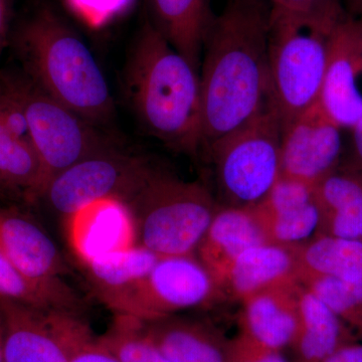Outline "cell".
<instances>
[{"instance_id": "1", "label": "cell", "mask_w": 362, "mask_h": 362, "mask_svg": "<svg viewBox=\"0 0 362 362\" xmlns=\"http://www.w3.org/2000/svg\"><path fill=\"white\" fill-rule=\"evenodd\" d=\"M271 11L268 0H226L214 16L199 69L202 153L273 108Z\"/></svg>"}, {"instance_id": "2", "label": "cell", "mask_w": 362, "mask_h": 362, "mask_svg": "<svg viewBox=\"0 0 362 362\" xmlns=\"http://www.w3.org/2000/svg\"><path fill=\"white\" fill-rule=\"evenodd\" d=\"M123 84L131 108L152 137L176 152L201 153L199 71L148 21L131 45Z\"/></svg>"}, {"instance_id": "3", "label": "cell", "mask_w": 362, "mask_h": 362, "mask_svg": "<svg viewBox=\"0 0 362 362\" xmlns=\"http://www.w3.org/2000/svg\"><path fill=\"white\" fill-rule=\"evenodd\" d=\"M23 73L47 95L101 128L115 102L89 47L54 8L37 7L11 33Z\"/></svg>"}, {"instance_id": "4", "label": "cell", "mask_w": 362, "mask_h": 362, "mask_svg": "<svg viewBox=\"0 0 362 362\" xmlns=\"http://www.w3.org/2000/svg\"><path fill=\"white\" fill-rule=\"evenodd\" d=\"M346 11L339 0L308 11L272 6L268 54L272 106L283 126L318 103L331 40Z\"/></svg>"}, {"instance_id": "5", "label": "cell", "mask_w": 362, "mask_h": 362, "mask_svg": "<svg viewBox=\"0 0 362 362\" xmlns=\"http://www.w3.org/2000/svg\"><path fill=\"white\" fill-rule=\"evenodd\" d=\"M125 206L137 244L158 257L195 256L220 204L201 182L156 168Z\"/></svg>"}, {"instance_id": "6", "label": "cell", "mask_w": 362, "mask_h": 362, "mask_svg": "<svg viewBox=\"0 0 362 362\" xmlns=\"http://www.w3.org/2000/svg\"><path fill=\"white\" fill-rule=\"evenodd\" d=\"M0 87L18 102L25 117L30 142L42 166L40 194L47 183L62 171L87 157L118 146L101 128L47 95L25 74L0 71Z\"/></svg>"}, {"instance_id": "7", "label": "cell", "mask_w": 362, "mask_h": 362, "mask_svg": "<svg viewBox=\"0 0 362 362\" xmlns=\"http://www.w3.org/2000/svg\"><path fill=\"white\" fill-rule=\"evenodd\" d=\"M281 137L282 122L271 108L204 154L223 206L252 209L265 201L282 175Z\"/></svg>"}, {"instance_id": "8", "label": "cell", "mask_w": 362, "mask_h": 362, "mask_svg": "<svg viewBox=\"0 0 362 362\" xmlns=\"http://www.w3.org/2000/svg\"><path fill=\"white\" fill-rule=\"evenodd\" d=\"M156 168L146 157L112 147L52 177L37 202H44L54 213L69 221L97 202L113 199L125 204Z\"/></svg>"}, {"instance_id": "9", "label": "cell", "mask_w": 362, "mask_h": 362, "mask_svg": "<svg viewBox=\"0 0 362 362\" xmlns=\"http://www.w3.org/2000/svg\"><path fill=\"white\" fill-rule=\"evenodd\" d=\"M220 293L197 257H160L149 274L105 305L146 322L204 306Z\"/></svg>"}, {"instance_id": "10", "label": "cell", "mask_w": 362, "mask_h": 362, "mask_svg": "<svg viewBox=\"0 0 362 362\" xmlns=\"http://www.w3.org/2000/svg\"><path fill=\"white\" fill-rule=\"evenodd\" d=\"M342 130L316 103L282 127L284 177L315 185L341 163Z\"/></svg>"}, {"instance_id": "11", "label": "cell", "mask_w": 362, "mask_h": 362, "mask_svg": "<svg viewBox=\"0 0 362 362\" xmlns=\"http://www.w3.org/2000/svg\"><path fill=\"white\" fill-rule=\"evenodd\" d=\"M318 103L343 130L362 119V18L346 13L335 28Z\"/></svg>"}, {"instance_id": "12", "label": "cell", "mask_w": 362, "mask_h": 362, "mask_svg": "<svg viewBox=\"0 0 362 362\" xmlns=\"http://www.w3.org/2000/svg\"><path fill=\"white\" fill-rule=\"evenodd\" d=\"M0 252L33 282L66 287L65 261L49 235L33 218L14 207L0 204Z\"/></svg>"}, {"instance_id": "13", "label": "cell", "mask_w": 362, "mask_h": 362, "mask_svg": "<svg viewBox=\"0 0 362 362\" xmlns=\"http://www.w3.org/2000/svg\"><path fill=\"white\" fill-rule=\"evenodd\" d=\"M269 243L282 246L303 244L318 232L321 213L314 185L281 176L265 201L252 207Z\"/></svg>"}, {"instance_id": "14", "label": "cell", "mask_w": 362, "mask_h": 362, "mask_svg": "<svg viewBox=\"0 0 362 362\" xmlns=\"http://www.w3.org/2000/svg\"><path fill=\"white\" fill-rule=\"evenodd\" d=\"M299 281L276 286L243 300L240 334L235 339L267 350L291 346L298 327Z\"/></svg>"}, {"instance_id": "15", "label": "cell", "mask_w": 362, "mask_h": 362, "mask_svg": "<svg viewBox=\"0 0 362 362\" xmlns=\"http://www.w3.org/2000/svg\"><path fill=\"white\" fill-rule=\"evenodd\" d=\"M267 243L254 209L220 206L195 254L221 290L235 259L249 247Z\"/></svg>"}, {"instance_id": "16", "label": "cell", "mask_w": 362, "mask_h": 362, "mask_svg": "<svg viewBox=\"0 0 362 362\" xmlns=\"http://www.w3.org/2000/svg\"><path fill=\"white\" fill-rule=\"evenodd\" d=\"M143 327L170 362H233V340L209 323L170 315L143 322Z\"/></svg>"}, {"instance_id": "17", "label": "cell", "mask_w": 362, "mask_h": 362, "mask_svg": "<svg viewBox=\"0 0 362 362\" xmlns=\"http://www.w3.org/2000/svg\"><path fill=\"white\" fill-rule=\"evenodd\" d=\"M47 312L0 298L4 362H69Z\"/></svg>"}, {"instance_id": "18", "label": "cell", "mask_w": 362, "mask_h": 362, "mask_svg": "<svg viewBox=\"0 0 362 362\" xmlns=\"http://www.w3.org/2000/svg\"><path fill=\"white\" fill-rule=\"evenodd\" d=\"M298 282L294 246L267 244L249 247L235 259L221 285L240 302L256 293L276 286Z\"/></svg>"}, {"instance_id": "19", "label": "cell", "mask_w": 362, "mask_h": 362, "mask_svg": "<svg viewBox=\"0 0 362 362\" xmlns=\"http://www.w3.org/2000/svg\"><path fill=\"white\" fill-rule=\"evenodd\" d=\"M66 223L71 247L78 259L135 245V228L129 211L118 201L90 204Z\"/></svg>"}, {"instance_id": "20", "label": "cell", "mask_w": 362, "mask_h": 362, "mask_svg": "<svg viewBox=\"0 0 362 362\" xmlns=\"http://www.w3.org/2000/svg\"><path fill=\"white\" fill-rule=\"evenodd\" d=\"M314 192L321 213L317 233L362 240V173L340 163Z\"/></svg>"}, {"instance_id": "21", "label": "cell", "mask_w": 362, "mask_h": 362, "mask_svg": "<svg viewBox=\"0 0 362 362\" xmlns=\"http://www.w3.org/2000/svg\"><path fill=\"white\" fill-rule=\"evenodd\" d=\"M148 21L169 44L199 71L214 18L209 0H146Z\"/></svg>"}, {"instance_id": "22", "label": "cell", "mask_w": 362, "mask_h": 362, "mask_svg": "<svg viewBox=\"0 0 362 362\" xmlns=\"http://www.w3.org/2000/svg\"><path fill=\"white\" fill-rule=\"evenodd\" d=\"M356 340V333L300 283L298 327L291 345L296 362L323 361L342 345Z\"/></svg>"}, {"instance_id": "23", "label": "cell", "mask_w": 362, "mask_h": 362, "mask_svg": "<svg viewBox=\"0 0 362 362\" xmlns=\"http://www.w3.org/2000/svg\"><path fill=\"white\" fill-rule=\"evenodd\" d=\"M160 257L140 245L80 259L93 291L106 304L144 278Z\"/></svg>"}, {"instance_id": "24", "label": "cell", "mask_w": 362, "mask_h": 362, "mask_svg": "<svg viewBox=\"0 0 362 362\" xmlns=\"http://www.w3.org/2000/svg\"><path fill=\"white\" fill-rule=\"evenodd\" d=\"M298 280L326 277L344 281L362 279V240L317 235L294 246Z\"/></svg>"}, {"instance_id": "25", "label": "cell", "mask_w": 362, "mask_h": 362, "mask_svg": "<svg viewBox=\"0 0 362 362\" xmlns=\"http://www.w3.org/2000/svg\"><path fill=\"white\" fill-rule=\"evenodd\" d=\"M42 188V166L33 145L0 121V192L33 204L37 202Z\"/></svg>"}, {"instance_id": "26", "label": "cell", "mask_w": 362, "mask_h": 362, "mask_svg": "<svg viewBox=\"0 0 362 362\" xmlns=\"http://www.w3.org/2000/svg\"><path fill=\"white\" fill-rule=\"evenodd\" d=\"M0 298L13 300L42 311L80 313L82 300L71 288L47 287L33 282L0 252Z\"/></svg>"}, {"instance_id": "27", "label": "cell", "mask_w": 362, "mask_h": 362, "mask_svg": "<svg viewBox=\"0 0 362 362\" xmlns=\"http://www.w3.org/2000/svg\"><path fill=\"white\" fill-rule=\"evenodd\" d=\"M47 316L69 362H120L99 337H94L80 314L52 310L47 312Z\"/></svg>"}, {"instance_id": "28", "label": "cell", "mask_w": 362, "mask_h": 362, "mask_svg": "<svg viewBox=\"0 0 362 362\" xmlns=\"http://www.w3.org/2000/svg\"><path fill=\"white\" fill-rule=\"evenodd\" d=\"M99 339L120 362H170L146 334L142 321L133 317L116 314Z\"/></svg>"}, {"instance_id": "29", "label": "cell", "mask_w": 362, "mask_h": 362, "mask_svg": "<svg viewBox=\"0 0 362 362\" xmlns=\"http://www.w3.org/2000/svg\"><path fill=\"white\" fill-rule=\"evenodd\" d=\"M298 281L327 305L356 335L362 337V279L344 281L302 277Z\"/></svg>"}, {"instance_id": "30", "label": "cell", "mask_w": 362, "mask_h": 362, "mask_svg": "<svg viewBox=\"0 0 362 362\" xmlns=\"http://www.w3.org/2000/svg\"><path fill=\"white\" fill-rule=\"evenodd\" d=\"M233 362H289L281 351L252 346L238 339H233Z\"/></svg>"}, {"instance_id": "31", "label": "cell", "mask_w": 362, "mask_h": 362, "mask_svg": "<svg viewBox=\"0 0 362 362\" xmlns=\"http://www.w3.org/2000/svg\"><path fill=\"white\" fill-rule=\"evenodd\" d=\"M13 0H0V59L11 40Z\"/></svg>"}, {"instance_id": "32", "label": "cell", "mask_w": 362, "mask_h": 362, "mask_svg": "<svg viewBox=\"0 0 362 362\" xmlns=\"http://www.w3.org/2000/svg\"><path fill=\"white\" fill-rule=\"evenodd\" d=\"M321 362H362V342L347 343Z\"/></svg>"}, {"instance_id": "33", "label": "cell", "mask_w": 362, "mask_h": 362, "mask_svg": "<svg viewBox=\"0 0 362 362\" xmlns=\"http://www.w3.org/2000/svg\"><path fill=\"white\" fill-rule=\"evenodd\" d=\"M351 132V160L349 165L362 173V119L350 129Z\"/></svg>"}, {"instance_id": "34", "label": "cell", "mask_w": 362, "mask_h": 362, "mask_svg": "<svg viewBox=\"0 0 362 362\" xmlns=\"http://www.w3.org/2000/svg\"><path fill=\"white\" fill-rule=\"evenodd\" d=\"M272 6L283 7L292 11H308L322 0H268Z\"/></svg>"}, {"instance_id": "35", "label": "cell", "mask_w": 362, "mask_h": 362, "mask_svg": "<svg viewBox=\"0 0 362 362\" xmlns=\"http://www.w3.org/2000/svg\"><path fill=\"white\" fill-rule=\"evenodd\" d=\"M352 16L362 18V0H346Z\"/></svg>"}, {"instance_id": "36", "label": "cell", "mask_w": 362, "mask_h": 362, "mask_svg": "<svg viewBox=\"0 0 362 362\" xmlns=\"http://www.w3.org/2000/svg\"><path fill=\"white\" fill-rule=\"evenodd\" d=\"M0 362H4V334H2L1 316H0Z\"/></svg>"}]
</instances>
